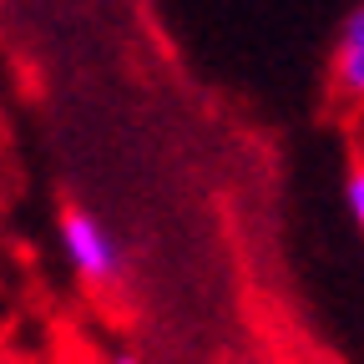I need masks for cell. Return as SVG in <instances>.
<instances>
[{
	"label": "cell",
	"mask_w": 364,
	"mask_h": 364,
	"mask_svg": "<svg viewBox=\"0 0 364 364\" xmlns=\"http://www.w3.org/2000/svg\"><path fill=\"white\" fill-rule=\"evenodd\" d=\"M56 248L61 263L71 268V279L86 289H112L127 279V243L117 238V228L102 223L86 208H66L56 223Z\"/></svg>",
	"instance_id": "obj_1"
},
{
	"label": "cell",
	"mask_w": 364,
	"mask_h": 364,
	"mask_svg": "<svg viewBox=\"0 0 364 364\" xmlns=\"http://www.w3.org/2000/svg\"><path fill=\"white\" fill-rule=\"evenodd\" d=\"M329 91H334V102L349 117L364 112V0L334 31V46H329Z\"/></svg>",
	"instance_id": "obj_2"
},
{
	"label": "cell",
	"mask_w": 364,
	"mask_h": 364,
	"mask_svg": "<svg viewBox=\"0 0 364 364\" xmlns=\"http://www.w3.org/2000/svg\"><path fill=\"white\" fill-rule=\"evenodd\" d=\"M344 208H349L354 228L364 233V167H359V162H354V167H349V177H344Z\"/></svg>",
	"instance_id": "obj_3"
},
{
	"label": "cell",
	"mask_w": 364,
	"mask_h": 364,
	"mask_svg": "<svg viewBox=\"0 0 364 364\" xmlns=\"http://www.w3.org/2000/svg\"><path fill=\"white\" fill-rule=\"evenodd\" d=\"M349 122H354V162L364 167V112H354Z\"/></svg>",
	"instance_id": "obj_4"
}]
</instances>
